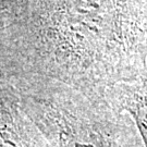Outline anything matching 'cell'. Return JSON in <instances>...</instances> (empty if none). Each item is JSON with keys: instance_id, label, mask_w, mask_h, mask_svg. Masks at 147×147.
I'll use <instances>...</instances> for the list:
<instances>
[{"instance_id": "cell-2", "label": "cell", "mask_w": 147, "mask_h": 147, "mask_svg": "<svg viewBox=\"0 0 147 147\" xmlns=\"http://www.w3.org/2000/svg\"><path fill=\"white\" fill-rule=\"evenodd\" d=\"M105 98L131 117L144 147H147V79L119 83L106 92Z\"/></svg>"}, {"instance_id": "cell-1", "label": "cell", "mask_w": 147, "mask_h": 147, "mask_svg": "<svg viewBox=\"0 0 147 147\" xmlns=\"http://www.w3.org/2000/svg\"><path fill=\"white\" fill-rule=\"evenodd\" d=\"M48 147H144L130 115L105 97L51 100L38 119Z\"/></svg>"}]
</instances>
